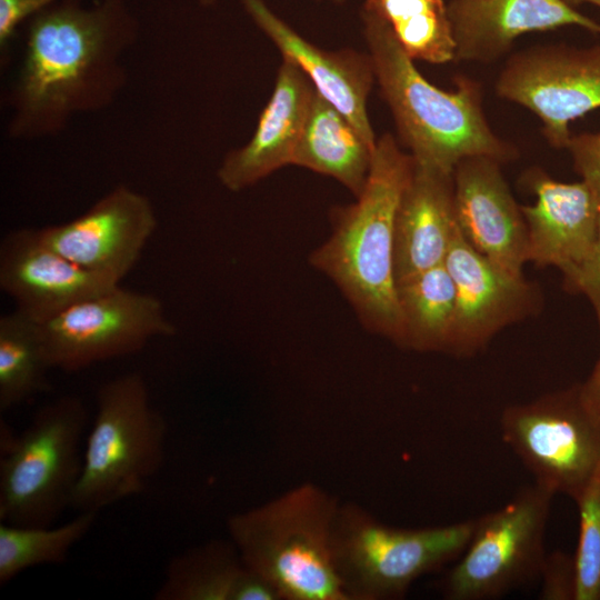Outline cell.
Segmentation results:
<instances>
[{
	"label": "cell",
	"instance_id": "obj_1",
	"mask_svg": "<svg viewBox=\"0 0 600 600\" xmlns=\"http://www.w3.org/2000/svg\"><path fill=\"white\" fill-rule=\"evenodd\" d=\"M138 27L126 0H61L31 18L4 91L7 137H54L73 117L110 107L127 84L123 56Z\"/></svg>",
	"mask_w": 600,
	"mask_h": 600
},
{
	"label": "cell",
	"instance_id": "obj_2",
	"mask_svg": "<svg viewBox=\"0 0 600 600\" xmlns=\"http://www.w3.org/2000/svg\"><path fill=\"white\" fill-rule=\"evenodd\" d=\"M414 161L390 133L373 151L357 201L334 212L328 240L309 261L329 277L369 331L403 344V323L393 270L394 219Z\"/></svg>",
	"mask_w": 600,
	"mask_h": 600
},
{
	"label": "cell",
	"instance_id": "obj_3",
	"mask_svg": "<svg viewBox=\"0 0 600 600\" xmlns=\"http://www.w3.org/2000/svg\"><path fill=\"white\" fill-rule=\"evenodd\" d=\"M361 19L376 80L417 164L453 173L468 157L487 156L501 163L516 158V148L498 137L486 118L478 81L459 76L456 90L437 88L383 23L364 13Z\"/></svg>",
	"mask_w": 600,
	"mask_h": 600
},
{
	"label": "cell",
	"instance_id": "obj_4",
	"mask_svg": "<svg viewBox=\"0 0 600 600\" xmlns=\"http://www.w3.org/2000/svg\"><path fill=\"white\" fill-rule=\"evenodd\" d=\"M339 507L324 489L302 483L229 517L227 528L244 564L280 600H349L331 548Z\"/></svg>",
	"mask_w": 600,
	"mask_h": 600
},
{
	"label": "cell",
	"instance_id": "obj_5",
	"mask_svg": "<svg viewBox=\"0 0 600 600\" xmlns=\"http://www.w3.org/2000/svg\"><path fill=\"white\" fill-rule=\"evenodd\" d=\"M89 413L77 396L39 408L21 432L0 427V521L48 527L71 507Z\"/></svg>",
	"mask_w": 600,
	"mask_h": 600
},
{
	"label": "cell",
	"instance_id": "obj_6",
	"mask_svg": "<svg viewBox=\"0 0 600 600\" xmlns=\"http://www.w3.org/2000/svg\"><path fill=\"white\" fill-rule=\"evenodd\" d=\"M96 401L71 503L78 512L99 513L141 493L166 454L167 423L153 407L141 374L130 372L104 381Z\"/></svg>",
	"mask_w": 600,
	"mask_h": 600
},
{
	"label": "cell",
	"instance_id": "obj_7",
	"mask_svg": "<svg viewBox=\"0 0 600 600\" xmlns=\"http://www.w3.org/2000/svg\"><path fill=\"white\" fill-rule=\"evenodd\" d=\"M474 526L476 519L393 528L360 507L340 504L331 539L336 572L349 600L401 599L421 576L456 561Z\"/></svg>",
	"mask_w": 600,
	"mask_h": 600
},
{
	"label": "cell",
	"instance_id": "obj_8",
	"mask_svg": "<svg viewBox=\"0 0 600 600\" xmlns=\"http://www.w3.org/2000/svg\"><path fill=\"white\" fill-rule=\"evenodd\" d=\"M554 496L533 482L477 518L468 546L441 582L443 598L492 600L538 579Z\"/></svg>",
	"mask_w": 600,
	"mask_h": 600
},
{
	"label": "cell",
	"instance_id": "obj_9",
	"mask_svg": "<svg viewBox=\"0 0 600 600\" xmlns=\"http://www.w3.org/2000/svg\"><path fill=\"white\" fill-rule=\"evenodd\" d=\"M500 430L534 483L554 494L574 501L600 466V420L579 384L504 408Z\"/></svg>",
	"mask_w": 600,
	"mask_h": 600
},
{
	"label": "cell",
	"instance_id": "obj_10",
	"mask_svg": "<svg viewBox=\"0 0 600 600\" xmlns=\"http://www.w3.org/2000/svg\"><path fill=\"white\" fill-rule=\"evenodd\" d=\"M37 326L51 369L66 372L133 354L154 338L176 332L159 298L120 284Z\"/></svg>",
	"mask_w": 600,
	"mask_h": 600
},
{
	"label": "cell",
	"instance_id": "obj_11",
	"mask_svg": "<svg viewBox=\"0 0 600 600\" xmlns=\"http://www.w3.org/2000/svg\"><path fill=\"white\" fill-rule=\"evenodd\" d=\"M496 94L533 112L548 142L567 148L569 124L600 108V44L536 46L512 54L496 81Z\"/></svg>",
	"mask_w": 600,
	"mask_h": 600
},
{
	"label": "cell",
	"instance_id": "obj_12",
	"mask_svg": "<svg viewBox=\"0 0 600 600\" xmlns=\"http://www.w3.org/2000/svg\"><path fill=\"white\" fill-rule=\"evenodd\" d=\"M157 226L150 199L118 184L82 214L38 228V232L72 262L120 283L138 262Z\"/></svg>",
	"mask_w": 600,
	"mask_h": 600
},
{
	"label": "cell",
	"instance_id": "obj_13",
	"mask_svg": "<svg viewBox=\"0 0 600 600\" xmlns=\"http://www.w3.org/2000/svg\"><path fill=\"white\" fill-rule=\"evenodd\" d=\"M444 266L456 287L451 354L471 356L502 328L526 318L536 307L532 284L481 254L459 226Z\"/></svg>",
	"mask_w": 600,
	"mask_h": 600
},
{
	"label": "cell",
	"instance_id": "obj_14",
	"mask_svg": "<svg viewBox=\"0 0 600 600\" xmlns=\"http://www.w3.org/2000/svg\"><path fill=\"white\" fill-rule=\"evenodd\" d=\"M120 283L89 271L48 246L36 228L10 231L0 243V288L16 310L41 323Z\"/></svg>",
	"mask_w": 600,
	"mask_h": 600
},
{
	"label": "cell",
	"instance_id": "obj_15",
	"mask_svg": "<svg viewBox=\"0 0 600 600\" xmlns=\"http://www.w3.org/2000/svg\"><path fill=\"white\" fill-rule=\"evenodd\" d=\"M500 164L487 156L468 157L457 164L456 218L473 248L509 273L522 277L529 261L528 230Z\"/></svg>",
	"mask_w": 600,
	"mask_h": 600
},
{
	"label": "cell",
	"instance_id": "obj_16",
	"mask_svg": "<svg viewBox=\"0 0 600 600\" xmlns=\"http://www.w3.org/2000/svg\"><path fill=\"white\" fill-rule=\"evenodd\" d=\"M536 196L532 206L521 207L529 243V261L552 266L563 277L589 256L598 232L600 203L584 182L553 180L536 169L526 174Z\"/></svg>",
	"mask_w": 600,
	"mask_h": 600
},
{
	"label": "cell",
	"instance_id": "obj_17",
	"mask_svg": "<svg viewBox=\"0 0 600 600\" xmlns=\"http://www.w3.org/2000/svg\"><path fill=\"white\" fill-rule=\"evenodd\" d=\"M258 28L293 61L316 91L334 106L371 144L377 140L367 113V100L376 80L370 54L351 49L323 50L307 41L279 18L264 0H239Z\"/></svg>",
	"mask_w": 600,
	"mask_h": 600
},
{
	"label": "cell",
	"instance_id": "obj_18",
	"mask_svg": "<svg viewBox=\"0 0 600 600\" xmlns=\"http://www.w3.org/2000/svg\"><path fill=\"white\" fill-rule=\"evenodd\" d=\"M448 13L459 62H494L529 32L576 26L600 34L599 22L562 0H451Z\"/></svg>",
	"mask_w": 600,
	"mask_h": 600
},
{
	"label": "cell",
	"instance_id": "obj_19",
	"mask_svg": "<svg viewBox=\"0 0 600 600\" xmlns=\"http://www.w3.org/2000/svg\"><path fill=\"white\" fill-rule=\"evenodd\" d=\"M316 89L303 71L283 58L274 90L251 139L230 151L218 179L230 191L249 188L273 171L292 164Z\"/></svg>",
	"mask_w": 600,
	"mask_h": 600
},
{
	"label": "cell",
	"instance_id": "obj_20",
	"mask_svg": "<svg viewBox=\"0 0 600 600\" xmlns=\"http://www.w3.org/2000/svg\"><path fill=\"white\" fill-rule=\"evenodd\" d=\"M457 228L453 173L414 162L394 219L396 284L443 264Z\"/></svg>",
	"mask_w": 600,
	"mask_h": 600
},
{
	"label": "cell",
	"instance_id": "obj_21",
	"mask_svg": "<svg viewBox=\"0 0 600 600\" xmlns=\"http://www.w3.org/2000/svg\"><path fill=\"white\" fill-rule=\"evenodd\" d=\"M156 600H280L242 561L231 540H213L173 557Z\"/></svg>",
	"mask_w": 600,
	"mask_h": 600
},
{
	"label": "cell",
	"instance_id": "obj_22",
	"mask_svg": "<svg viewBox=\"0 0 600 600\" xmlns=\"http://www.w3.org/2000/svg\"><path fill=\"white\" fill-rule=\"evenodd\" d=\"M374 148L314 91L292 164L336 179L357 198L364 188Z\"/></svg>",
	"mask_w": 600,
	"mask_h": 600
},
{
	"label": "cell",
	"instance_id": "obj_23",
	"mask_svg": "<svg viewBox=\"0 0 600 600\" xmlns=\"http://www.w3.org/2000/svg\"><path fill=\"white\" fill-rule=\"evenodd\" d=\"M403 323L402 347L449 353L456 287L444 263L397 283Z\"/></svg>",
	"mask_w": 600,
	"mask_h": 600
},
{
	"label": "cell",
	"instance_id": "obj_24",
	"mask_svg": "<svg viewBox=\"0 0 600 600\" xmlns=\"http://www.w3.org/2000/svg\"><path fill=\"white\" fill-rule=\"evenodd\" d=\"M361 13L383 23L413 61H454L456 42L444 0H366Z\"/></svg>",
	"mask_w": 600,
	"mask_h": 600
},
{
	"label": "cell",
	"instance_id": "obj_25",
	"mask_svg": "<svg viewBox=\"0 0 600 600\" xmlns=\"http://www.w3.org/2000/svg\"><path fill=\"white\" fill-rule=\"evenodd\" d=\"M51 369L36 322L17 310L0 317V411L7 412L49 389Z\"/></svg>",
	"mask_w": 600,
	"mask_h": 600
},
{
	"label": "cell",
	"instance_id": "obj_26",
	"mask_svg": "<svg viewBox=\"0 0 600 600\" xmlns=\"http://www.w3.org/2000/svg\"><path fill=\"white\" fill-rule=\"evenodd\" d=\"M98 512L82 511L58 527H22L0 522V584L21 572L67 561L72 548L93 527Z\"/></svg>",
	"mask_w": 600,
	"mask_h": 600
},
{
	"label": "cell",
	"instance_id": "obj_27",
	"mask_svg": "<svg viewBox=\"0 0 600 600\" xmlns=\"http://www.w3.org/2000/svg\"><path fill=\"white\" fill-rule=\"evenodd\" d=\"M579 536L573 554L576 600H600V466L574 500Z\"/></svg>",
	"mask_w": 600,
	"mask_h": 600
},
{
	"label": "cell",
	"instance_id": "obj_28",
	"mask_svg": "<svg viewBox=\"0 0 600 600\" xmlns=\"http://www.w3.org/2000/svg\"><path fill=\"white\" fill-rule=\"evenodd\" d=\"M542 600H576L577 572L573 556L563 551L547 553L540 570Z\"/></svg>",
	"mask_w": 600,
	"mask_h": 600
},
{
	"label": "cell",
	"instance_id": "obj_29",
	"mask_svg": "<svg viewBox=\"0 0 600 600\" xmlns=\"http://www.w3.org/2000/svg\"><path fill=\"white\" fill-rule=\"evenodd\" d=\"M61 0H0V51L8 59L11 41L18 29L31 18Z\"/></svg>",
	"mask_w": 600,
	"mask_h": 600
},
{
	"label": "cell",
	"instance_id": "obj_30",
	"mask_svg": "<svg viewBox=\"0 0 600 600\" xmlns=\"http://www.w3.org/2000/svg\"><path fill=\"white\" fill-rule=\"evenodd\" d=\"M573 164L600 203V131L571 136L567 146Z\"/></svg>",
	"mask_w": 600,
	"mask_h": 600
},
{
	"label": "cell",
	"instance_id": "obj_31",
	"mask_svg": "<svg viewBox=\"0 0 600 600\" xmlns=\"http://www.w3.org/2000/svg\"><path fill=\"white\" fill-rule=\"evenodd\" d=\"M569 290L584 294L600 313V216L594 244L584 261L564 277Z\"/></svg>",
	"mask_w": 600,
	"mask_h": 600
},
{
	"label": "cell",
	"instance_id": "obj_32",
	"mask_svg": "<svg viewBox=\"0 0 600 600\" xmlns=\"http://www.w3.org/2000/svg\"><path fill=\"white\" fill-rule=\"evenodd\" d=\"M600 330V313H597ZM582 401L600 420V354L589 378L579 384Z\"/></svg>",
	"mask_w": 600,
	"mask_h": 600
},
{
	"label": "cell",
	"instance_id": "obj_33",
	"mask_svg": "<svg viewBox=\"0 0 600 600\" xmlns=\"http://www.w3.org/2000/svg\"><path fill=\"white\" fill-rule=\"evenodd\" d=\"M569 7L577 9L583 3H590L600 8V0H562Z\"/></svg>",
	"mask_w": 600,
	"mask_h": 600
},
{
	"label": "cell",
	"instance_id": "obj_34",
	"mask_svg": "<svg viewBox=\"0 0 600 600\" xmlns=\"http://www.w3.org/2000/svg\"><path fill=\"white\" fill-rule=\"evenodd\" d=\"M218 0H198L199 4L202 6V7H210L212 4H214ZM330 1H333V2H337V3H341L343 2V0H330Z\"/></svg>",
	"mask_w": 600,
	"mask_h": 600
}]
</instances>
